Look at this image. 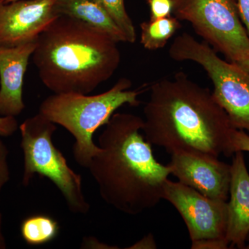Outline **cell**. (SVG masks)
<instances>
[{
  "instance_id": "6da1fadb",
  "label": "cell",
  "mask_w": 249,
  "mask_h": 249,
  "mask_svg": "<svg viewBox=\"0 0 249 249\" xmlns=\"http://www.w3.org/2000/svg\"><path fill=\"white\" fill-rule=\"evenodd\" d=\"M150 91L142 131L151 145L170 154L232 155L231 135L235 128L208 88L178 72L152 83Z\"/></svg>"
},
{
  "instance_id": "7a4b0ae2",
  "label": "cell",
  "mask_w": 249,
  "mask_h": 249,
  "mask_svg": "<svg viewBox=\"0 0 249 249\" xmlns=\"http://www.w3.org/2000/svg\"><path fill=\"white\" fill-rule=\"evenodd\" d=\"M143 124L135 114H113L88 168L103 200L129 215L142 213L163 199L170 175L168 165L157 161L151 144L141 132Z\"/></svg>"
},
{
  "instance_id": "3957f363",
  "label": "cell",
  "mask_w": 249,
  "mask_h": 249,
  "mask_svg": "<svg viewBox=\"0 0 249 249\" xmlns=\"http://www.w3.org/2000/svg\"><path fill=\"white\" fill-rule=\"evenodd\" d=\"M117 43L78 19L60 16L37 39L33 61L41 81L54 93L89 94L119 68Z\"/></svg>"
},
{
  "instance_id": "277c9868",
  "label": "cell",
  "mask_w": 249,
  "mask_h": 249,
  "mask_svg": "<svg viewBox=\"0 0 249 249\" xmlns=\"http://www.w3.org/2000/svg\"><path fill=\"white\" fill-rule=\"evenodd\" d=\"M132 82L120 78L107 91L89 96L78 93H54L45 98L39 113L60 124L73 136V157L78 165L88 169L99 150L93 141L95 132L106 125L116 110L124 105L137 107L145 88L131 90Z\"/></svg>"
},
{
  "instance_id": "5b68a950",
  "label": "cell",
  "mask_w": 249,
  "mask_h": 249,
  "mask_svg": "<svg viewBox=\"0 0 249 249\" xmlns=\"http://www.w3.org/2000/svg\"><path fill=\"white\" fill-rule=\"evenodd\" d=\"M19 129L24 154L23 186H29L36 174H38L58 188L71 212L88 214L90 204L83 193L81 176L69 166L52 141L56 124L38 112L26 119Z\"/></svg>"
},
{
  "instance_id": "8992f818",
  "label": "cell",
  "mask_w": 249,
  "mask_h": 249,
  "mask_svg": "<svg viewBox=\"0 0 249 249\" xmlns=\"http://www.w3.org/2000/svg\"><path fill=\"white\" fill-rule=\"evenodd\" d=\"M175 61L199 64L213 83L214 99L226 111L234 128L249 132V73L235 62H227L206 42L183 33L169 49Z\"/></svg>"
},
{
  "instance_id": "52a82bcc",
  "label": "cell",
  "mask_w": 249,
  "mask_h": 249,
  "mask_svg": "<svg viewBox=\"0 0 249 249\" xmlns=\"http://www.w3.org/2000/svg\"><path fill=\"white\" fill-rule=\"evenodd\" d=\"M173 16L187 21L216 52L231 62L249 51V36L237 0H174Z\"/></svg>"
},
{
  "instance_id": "ba28073f",
  "label": "cell",
  "mask_w": 249,
  "mask_h": 249,
  "mask_svg": "<svg viewBox=\"0 0 249 249\" xmlns=\"http://www.w3.org/2000/svg\"><path fill=\"white\" fill-rule=\"evenodd\" d=\"M163 199L169 201L182 217L192 243L206 240L227 242V201L210 198L194 188L169 179L163 188Z\"/></svg>"
},
{
  "instance_id": "9c48e42d",
  "label": "cell",
  "mask_w": 249,
  "mask_h": 249,
  "mask_svg": "<svg viewBox=\"0 0 249 249\" xmlns=\"http://www.w3.org/2000/svg\"><path fill=\"white\" fill-rule=\"evenodd\" d=\"M55 0H0V47H14L37 41L58 17Z\"/></svg>"
},
{
  "instance_id": "30bf717a",
  "label": "cell",
  "mask_w": 249,
  "mask_h": 249,
  "mask_svg": "<svg viewBox=\"0 0 249 249\" xmlns=\"http://www.w3.org/2000/svg\"><path fill=\"white\" fill-rule=\"evenodd\" d=\"M168 166L178 182L210 198L228 200L231 165L211 155L178 152L171 154Z\"/></svg>"
},
{
  "instance_id": "8fae6325",
  "label": "cell",
  "mask_w": 249,
  "mask_h": 249,
  "mask_svg": "<svg viewBox=\"0 0 249 249\" xmlns=\"http://www.w3.org/2000/svg\"><path fill=\"white\" fill-rule=\"evenodd\" d=\"M36 42L0 47V116L16 117L25 109L23 85Z\"/></svg>"
},
{
  "instance_id": "7c38bea8",
  "label": "cell",
  "mask_w": 249,
  "mask_h": 249,
  "mask_svg": "<svg viewBox=\"0 0 249 249\" xmlns=\"http://www.w3.org/2000/svg\"><path fill=\"white\" fill-rule=\"evenodd\" d=\"M229 196L227 240L231 247L245 249L249 233V173L242 152H235L232 160Z\"/></svg>"
},
{
  "instance_id": "4fadbf2b",
  "label": "cell",
  "mask_w": 249,
  "mask_h": 249,
  "mask_svg": "<svg viewBox=\"0 0 249 249\" xmlns=\"http://www.w3.org/2000/svg\"><path fill=\"white\" fill-rule=\"evenodd\" d=\"M59 16L74 18L107 34L117 42H127L123 31L96 0H55Z\"/></svg>"
},
{
  "instance_id": "5bb4252c",
  "label": "cell",
  "mask_w": 249,
  "mask_h": 249,
  "mask_svg": "<svg viewBox=\"0 0 249 249\" xmlns=\"http://www.w3.org/2000/svg\"><path fill=\"white\" fill-rule=\"evenodd\" d=\"M181 27L179 20L173 16L142 22L141 43L147 50L163 48Z\"/></svg>"
},
{
  "instance_id": "9a60e30c",
  "label": "cell",
  "mask_w": 249,
  "mask_h": 249,
  "mask_svg": "<svg viewBox=\"0 0 249 249\" xmlns=\"http://www.w3.org/2000/svg\"><path fill=\"white\" fill-rule=\"evenodd\" d=\"M58 223L46 214H34L22 221L20 232L28 245L40 246L52 242L58 235Z\"/></svg>"
},
{
  "instance_id": "2e32d148",
  "label": "cell",
  "mask_w": 249,
  "mask_h": 249,
  "mask_svg": "<svg viewBox=\"0 0 249 249\" xmlns=\"http://www.w3.org/2000/svg\"><path fill=\"white\" fill-rule=\"evenodd\" d=\"M109 14L124 33L127 42L134 43L137 39L135 27L124 6V0H96Z\"/></svg>"
},
{
  "instance_id": "e0dca14e",
  "label": "cell",
  "mask_w": 249,
  "mask_h": 249,
  "mask_svg": "<svg viewBox=\"0 0 249 249\" xmlns=\"http://www.w3.org/2000/svg\"><path fill=\"white\" fill-rule=\"evenodd\" d=\"M150 9V19H160L173 16L174 0H145Z\"/></svg>"
},
{
  "instance_id": "ac0fdd59",
  "label": "cell",
  "mask_w": 249,
  "mask_h": 249,
  "mask_svg": "<svg viewBox=\"0 0 249 249\" xmlns=\"http://www.w3.org/2000/svg\"><path fill=\"white\" fill-rule=\"evenodd\" d=\"M232 155L237 152H249V135L242 129H234L231 135Z\"/></svg>"
},
{
  "instance_id": "d6986e66",
  "label": "cell",
  "mask_w": 249,
  "mask_h": 249,
  "mask_svg": "<svg viewBox=\"0 0 249 249\" xmlns=\"http://www.w3.org/2000/svg\"><path fill=\"white\" fill-rule=\"evenodd\" d=\"M9 150L4 142L0 139V192L10 180V170L8 164Z\"/></svg>"
},
{
  "instance_id": "ffe728a7",
  "label": "cell",
  "mask_w": 249,
  "mask_h": 249,
  "mask_svg": "<svg viewBox=\"0 0 249 249\" xmlns=\"http://www.w3.org/2000/svg\"><path fill=\"white\" fill-rule=\"evenodd\" d=\"M18 121L13 116H0V137H10L18 130Z\"/></svg>"
},
{
  "instance_id": "44dd1931",
  "label": "cell",
  "mask_w": 249,
  "mask_h": 249,
  "mask_svg": "<svg viewBox=\"0 0 249 249\" xmlns=\"http://www.w3.org/2000/svg\"><path fill=\"white\" fill-rule=\"evenodd\" d=\"M241 19L249 36V0H237Z\"/></svg>"
},
{
  "instance_id": "7402d4cb",
  "label": "cell",
  "mask_w": 249,
  "mask_h": 249,
  "mask_svg": "<svg viewBox=\"0 0 249 249\" xmlns=\"http://www.w3.org/2000/svg\"><path fill=\"white\" fill-rule=\"evenodd\" d=\"M157 244L155 237L152 234H149L145 237H142V240L136 242L134 245L128 247V249H157Z\"/></svg>"
},
{
  "instance_id": "603a6c76",
  "label": "cell",
  "mask_w": 249,
  "mask_h": 249,
  "mask_svg": "<svg viewBox=\"0 0 249 249\" xmlns=\"http://www.w3.org/2000/svg\"><path fill=\"white\" fill-rule=\"evenodd\" d=\"M241 68L243 69L245 71L249 73V51L242 57L238 61L235 62Z\"/></svg>"
},
{
  "instance_id": "cb8c5ba5",
  "label": "cell",
  "mask_w": 249,
  "mask_h": 249,
  "mask_svg": "<svg viewBox=\"0 0 249 249\" xmlns=\"http://www.w3.org/2000/svg\"><path fill=\"white\" fill-rule=\"evenodd\" d=\"M1 222H2V215L0 213V249H5L6 248V244L4 236L1 232Z\"/></svg>"
},
{
  "instance_id": "d4e9b609",
  "label": "cell",
  "mask_w": 249,
  "mask_h": 249,
  "mask_svg": "<svg viewBox=\"0 0 249 249\" xmlns=\"http://www.w3.org/2000/svg\"><path fill=\"white\" fill-rule=\"evenodd\" d=\"M245 249H249V233L247 237V240H246V245Z\"/></svg>"
},
{
  "instance_id": "484cf974",
  "label": "cell",
  "mask_w": 249,
  "mask_h": 249,
  "mask_svg": "<svg viewBox=\"0 0 249 249\" xmlns=\"http://www.w3.org/2000/svg\"><path fill=\"white\" fill-rule=\"evenodd\" d=\"M4 3H9L11 1H17V0H1Z\"/></svg>"
}]
</instances>
